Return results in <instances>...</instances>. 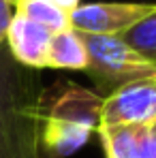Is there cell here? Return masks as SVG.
Returning a JSON list of instances; mask_svg holds the SVG:
<instances>
[{
	"mask_svg": "<svg viewBox=\"0 0 156 158\" xmlns=\"http://www.w3.org/2000/svg\"><path fill=\"white\" fill-rule=\"evenodd\" d=\"M41 105L36 71L17 64L0 45V158H49L39 139Z\"/></svg>",
	"mask_w": 156,
	"mask_h": 158,
	"instance_id": "obj_1",
	"label": "cell"
},
{
	"mask_svg": "<svg viewBox=\"0 0 156 158\" xmlns=\"http://www.w3.org/2000/svg\"><path fill=\"white\" fill-rule=\"evenodd\" d=\"M49 101L41 105V148L49 158H66L79 152L90 135L99 131L103 96L77 83H62Z\"/></svg>",
	"mask_w": 156,
	"mask_h": 158,
	"instance_id": "obj_2",
	"label": "cell"
},
{
	"mask_svg": "<svg viewBox=\"0 0 156 158\" xmlns=\"http://www.w3.org/2000/svg\"><path fill=\"white\" fill-rule=\"evenodd\" d=\"M81 39L88 53V66L83 73L90 75L107 94L130 81L156 75L154 62L137 53L122 36L81 34Z\"/></svg>",
	"mask_w": 156,
	"mask_h": 158,
	"instance_id": "obj_3",
	"label": "cell"
},
{
	"mask_svg": "<svg viewBox=\"0 0 156 158\" xmlns=\"http://www.w3.org/2000/svg\"><path fill=\"white\" fill-rule=\"evenodd\" d=\"M156 11V2H88L69 13L71 28L81 34L122 36Z\"/></svg>",
	"mask_w": 156,
	"mask_h": 158,
	"instance_id": "obj_4",
	"label": "cell"
},
{
	"mask_svg": "<svg viewBox=\"0 0 156 158\" xmlns=\"http://www.w3.org/2000/svg\"><path fill=\"white\" fill-rule=\"evenodd\" d=\"M156 126V75L130 81L103 96L101 126Z\"/></svg>",
	"mask_w": 156,
	"mask_h": 158,
	"instance_id": "obj_5",
	"label": "cell"
},
{
	"mask_svg": "<svg viewBox=\"0 0 156 158\" xmlns=\"http://www.w3.org/2000/svg\"><path fill=\"white\" fill-rule=\"evenodd\" d=\"M52 34L53 32L45 26L28 19L19 13H13V19L4 36V45L17 64L32 71H43L47 62Z\"/></svg>",
	"mask_w": 156,
	"mask_h": 158,
	"instance_id": "obj_6",
	"label": "cell"
},
{
	"mask_svg": "<svg viewBox=\"0 0 156 158\" xmlns=\"http://www.w3.org/2000/svg\"><path fill=\"white\" fill-rule=\"evenodd\" d=\"M105 158H154L152 126H99Z\"/></svg>",
	"mask_w": 156,
	"mask_h": 158,
	"instance_id": "obj_7",
	"label": "cell"
},
{
	"mask_svg": "<svg viewBox=\"0 0 156 158\" xmlns=\"http://www.w3.org/2000/svg\"><path fill=\"white\" fill-rule=\"evenodd\" d=\"M88 66V53L83 39L77 30L66 28L60 32H53L47 49V62L45 69L56 71H86Z\"/></svg>",
	"mask_w": 156,
	"mask_h": 158,
	"instance_id": "obj_8",
	"label": "cell"
},
{
	"mask_svg": "<svg viewBox=\"0 0 156 158\" xmlns=\"http://www.w3.org/2000/svg\"><path fill=\"white\" fill-rule=\"evenodd\" d=\"M15 13L24 15L28 19L45 26L52 32H60L71 28V19H69V11L60 9L58 4H53L52 0H24L15 6Z\"/></svg>",
	"mask_w": 156,
	"mask_h": 158,
	"instance_id": "obj_9",
	"label": "cell"
},
{
	"mask_svg": "<svg viewBox=\"0 0 156 158\" xmlns=\"http://www.w3.org/2000/svg\"><path fill=\"white\" fill-rule=\"evenodd\" d=\"M122 39L137 53H141L143 58L156 64V11L148 15L143 22H139L135 28H130L126 34H122Z\"/></svg>",
	"mask_w": 156,
	"mask_h": 158,
	"instance_id": "obj_10",
	"label": "cell"
},
{
	"mask_svg": "<svg viewBox=\"0 0 156 158\" xmlns=\"http://www.w3.org/2000/svg\"><path fill=\"white\" fill-rule=\"evenodd\" d=\"M13 4L9 0H0V45H4V36H6V30H9V24L13 19Z\"/></svg>",
	"mask_w": 156,
	"mask_h": 158,
	"instance_id": "obj_11",
	"label": "cell"
},
{
	"mask_svg": "<svg viewBox=\"0 0 156 158\" xmlns=\"http://www.w3.org/2000/svg\"><path fill=\"white\" fill-rule=\"evenodd\" d=\"M53 4H58L60 9H64V11H73V9H77L79 4H81V0H52Z\"/></svg>",
	"mask_w": 156,
	"mask_h": 158,
	"instance_id": "obj_12",
	"label": "cell"
},
{
	"mask_svg": "<svg viewBox=\"0 0 156 158\" xmlns=\"http://www.w3.org/2000/svg\"><path fill=\"white\" fill-rule=\"evenodd\" d=\"M152 141H154V158H156V126H152Z\"/></svg>",
	"mask_w": 156,
	"mask_h": 158,
	"instance_id": "obj_13",
	"label": "cell"
},
{
	"mask_svg": "<svg viewBox=\"0 0 156 158\" xmlns=\"http://www.w3.org/2000/svg\"><path fill=\"white\" fill-rule=\"evenodd\" d=\"M9 2H11V4H13V9H15V6H17L19 2H24V0H9Z\"/></svg>",
	"mask_w": 156,
	"mask_h": 158,
	"instance_id": "obj_14",
	"label": "cell"
}]
</instances>
